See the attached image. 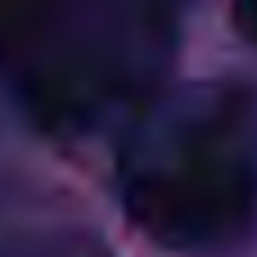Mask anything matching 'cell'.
<instances>
[{"label":"cell","mask_w":257,"mask_h":257,"mask_svg":"<svg viewBox=\"0 0 257 257\" xmlns=\"http://www.w3.org/2000/svg\"><path fill=\"white\" fill-rule=\"evenodd\" d=\"M131 217L163 244H203L235 230L253 208V172L230 149L226 126L199 122L158 163L126 181Z\"/></svg>","instance_id":"1"},{"label":"cell","mask_w":257,"mask_h":257,"mask_svg":"<svg viewBox=\"0 0 257 257\" xmlns=\"http://www.w3.org/2000/svg\"><path fill=\"white\" fill-rule=\"evenodd\" d=\"M230 23L244 41L257 45V0H230Z\"/></svg>","instance_id":"2"}]
</instances>
